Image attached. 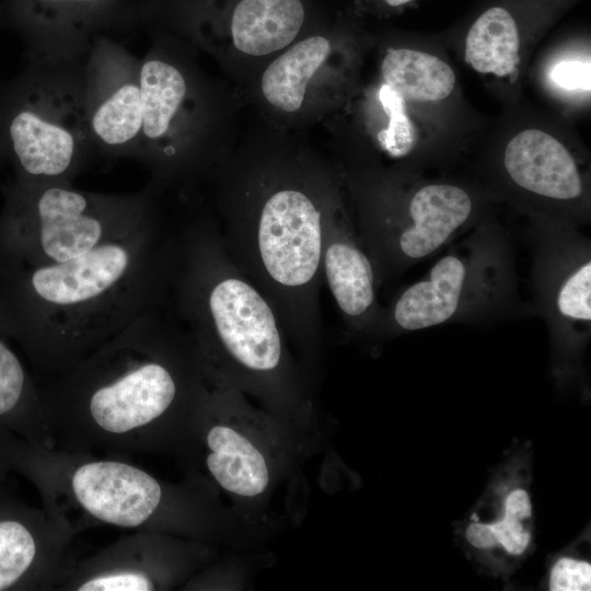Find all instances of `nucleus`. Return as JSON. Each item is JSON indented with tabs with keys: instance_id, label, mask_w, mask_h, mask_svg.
<instances>
[{
	"instance_id": "f257e3e1",
	"label": "nucleus",
	"mask_w": 591,
	"mask_h": 591,
	"mask_svg": "<svg viewBox=\"0 0 591 591\" xmlns=\"http://www.w3.org/2000/svg\"><path fill=\"white\" fill-rule=\"evenodd\" d=\"M175 225L162 212L62 263L0 257V324L33 356L72 364L144 313L165 305Z\"/></svg>"
},
{
	"instance_id": "f03ea898",
	"label": "nucleus",
	"mask_w": 591,
	"mask_h": 591,
	"mask_svg": "<svg viewBox=\"0 0 591 591\" xmlns=\"http://www.w3.org/2000/svg\"><path fill=\"white\" fill-rule=\"evenodd\" d=\"M221 173L217 225L228 254L270 301L288 338L312 352L321 336L324 222L336 181L298 157L240 161Z\"/></svg>"
},
{
	"instance_id": "7ed1b4c3",
	"label": "nucleus",
	"mask_w": 591,
	"mask_h": 591,
	"mask_svg": "<svg viewBox=\"0 0 591 591\" xmlns=\"http://www.w3.org/2000/svg\"><path fill=\"white\" fill-rule=\"evenodd\" d=\"M166 308L189 335L202 372L221 385L278 396L297 387L275 308L233 263L209 216L175 225Z\"/></svg>"
},
{
	"instance_id": "20e7f679",
	"label": "nucleus",
	"mask_w": 591,
	"mask_h": 591,
	"mask_svg": "<svg viewBox=\"0 0 591 591\" xmlns=\"http://www.w3.org/2000/svg\"><path fill=\"white\" fill-rule=\"evenodd\" d=\"M2 192L0 257L28 265L79 257L162 212L151 184L137 193L105 194L68 181L13 178Z\"/></svg>"
},
{
	"instance_id": "39448f33",
	"label": "nucleus",
	"mask_w": 591,
	"mask_h": 591,
	"mask_svg": "<svg viewBox=\"0 0 591 591\" xmlns=\"http://www.w3.org/2000/svg\"><path fill=\"white\" fill-rule=\"evenodd\" d=\"M88 55V54H86ZM26 58L0 83V161L21 181H68L95 155L85 114V59Z\"/></svg>"
},
{
	"instance_id": "423d86ee",
	"label": "nucleus",
	"mask_w": 591,
	"mask_h": 591,
	"mask_svg": "<svg viewBox=\"0 0 591 591\" xmlns=\"http://www.w3.org/2000/svg\"><path fill=\"white\" fill-rule=\"evenodd\" d=\"M452 242L419 280L402 289L387 306L373 339L457 322H483L517 304V276L508 235L479 222Z\"/></svg>"
},
{
	"instance_id": "0eeeda50",
	"label": "nucleus",
	"mask_w": 591,
	"mask_h": 591,
	"mask_svg": "<svg viewBox=\"0 0 591 591\" xmlns=\"http://www.w3.org/2000/svg\"><path fill=\"white\" fill-rule=\"evenodd\" d=\"M361 189L355 225L380 288L479 223L474 197L455 184L428 183L406 195L386 185Z\"/></svg>"
},
{
	"instance_id": "6e6552de",
	"label": "nucleus",
	"mask_w": 591,
	"mask_h": 591,
	"mask_svg": "<svg viewBox=\"0 0 591 591\" xmlns=\"http://www.w3.org/2000/svg\"><path fill=\"white\" fill-rule=\"evenodd\" d=\"M532 287L549 334L551 369L559 387L580 385L591 337V243L578 227L536 220Z\"/></svg>"
},
{
	"instance_id": "1a4fd4ad",
	"label": "nucleus",
	"mask_w": 591,
	"mask_h": 591,
	"mask_svg": "<svg viewBox=\"0 0 591 591\" xmlns=\"http://www.w3.org/2000/svg\"><path fill=\"white\" fill-rule=\"evenodd\" d=\"M142 129L136 160L152 173L158 190L205 173L213 155L204 144L205 111L183 65L164 49L140 59Z\"/></svg>"
},
{
	"instance_id": "9d476101",
	"label": "nucleus",
	"mask_w": 591,
	"mask_h": 591,
	"mask_svg": "<svg viewBox=\"0 0 591 591\" xmlns=\"http://www.w3.org/2000/svg\"><path fill=\"white\" fill-rule=\"evenodd\" d=\"M532 457L525 442L509 450L456 525L466 557L495 578L508 580L534 551Z\"/></svg>"
},
{
	"instance_id": "9b49d317",
	"label": "nucleus",
	"mask_w": 591,
	"mask_h": 591,
	"mask_svg": "<svg viewBox=\"0 0 591 591\" xmlns=\"http://www.w3.org/2000/svg\"><path fill=\"white\" fill-rule=\"evenodd\" d=\"M140 59L107 39L85 59V114L95 155L137 158L142 129Z\"/></svg>"
},
{
	"instance_id": "f8f14e48",
	"label": "nucleus",
	"mask_w": 591,
	"mask_h": 591,
	"mask_svg": "<svg viewBox=\"0 0 591 591\" xmlns=\"http://www.w3.org/2000/svg\"><path fill=\"white\" fill-rule=\"evenodd\" d=\"M322 278L347 332L373 339L383 310L378 299L376 270L344 208L337 185L329 195L325 213Z\"/></svg>"
},
{
	"instance_id": "ddd939ff",
	"label": "nucleus",
	"mask_w": 591,
	"mask_h": 591,
	"mask_svg": "<svg viewBox=\"0 0 591 591\" xmlns=\"http://www.w3.org/2000/svg\"><path fill=\"white\" fill-rule=\"evenodd\" d=\"M71 487L79 503L92 517L124 528L144 523L162 498V488L154 477L116 461L79 466L72 475Z\"/></svg>"
},
{
	"instance_id": "4468645a",
	"label": "nucleus",
	"mask_w": 591,
	"mask_h": 591,
	"mask_svg": "<svg viewBox=\"0 0 591 591\" xmlns=\"http://www.w3.org/2000/svg\"><path fill=\"white\" fill-rule=\"evenodd\" d=\"M503 170L517 188L561 207L580 202L586 188L578 164L556 138L526 129L506 146Z\"/></svg>"
},
{
	"instance_id": "2eb2a0df",
	"label": "nucleus",
	"mask_w": 591,
	"mask_h": 591,
	"mask_svg": "<svg viewBox=\"0 0 591 591\" xmlns=\"http://www.w3.org/2000/svg\"><path fill=\"white\" fill-rule=\"evenodd\" d=\"M206 465L218 485L243 498H255L269 485L270 472L263 451L245 433L217 424L206 436Z\"/></svg>"
},
{
	"instance_id": "dca6fc26",
	"label": "nucleus",
	"mask_w": 591,
	"mask_h": 591,
	"mask_svg": "<svg viewBox=\"0 0 591 591\" xmlns=\"http://www.w3.org/2000/svg\"><path fill=\"white\" fill-rule=\"evenodd\" d=\"M304 22L300 0H241L231 18V37L240 51L265 56L287 47Z\"/></svg>"
},
{
	"instance_id": "f3484780",
	"label": "nucleus",
	"mask_w": 591,
	"mask_h": 591,
	"mask_svg": "<svg viewBox=\"0 0 591 591\" xmlns=\"http://www.w3.org/2000/svg\"><path fill=\"white\" fill-rule=\"evenodd\" d=\"M329 53L331 44L324 36H311L292 45L263 73L260 88L266 101L282 112L298 111L309 82Z\"/></svg>"
},
{
	"instance_id": "a211bd4d",
	"label": "nucleus",
	"mask_w": 591,
	"mask_h": 591,
	"mask_svg": "<svg viewBox=\"0 0 591 591\" xmlns=\"http://www.w3.org/2000/svg\"><path fill=\"white\" fill-rule=\"evenodd\" d=\"M385 84L417 103L447 99L454 89L452 68L437 56L408 48L391 49L382 62Z\"/></svg>"
},
{
	"instance_id": "6ab92c4d",
	"label": "nucleus",
	"mask_w": 591,
	"mask_h": 591,
	"mask_svg": "<svg viewBox=\"0 0 591 591\" xmlns=\"http://www.w3.org/2000/svg\"><path fill=\"white\" fill-rule=\"evenodd\" d=\"M520 36L517 22L505 8L483 12L471 26L465 42V60L480 73L506 77L519 63Z\"/></svg>"
},
{
	"instance_id": "aec40b11",
	"label": "nucleus",
	"mask_w": 591,
	"mask_h": 591,
	"mask_svg": "<svg viewBox=\"0 0 591 591\" xmlns=\"http://www.w3.org/2000/svg\"><path fill=\"white\" fill-rule=\"evenodd\" d=\"M543 587L549 591H589L591 589L589 528L568 546L552 556Z\"/></svg>"
},
{
	"instance_id": "412c9836",
	"label": "nucleus",
	"mask_w": 591,
	"mask_h": 591,
	"mask_svg": "<svg viewBox=\"0 0 591 591\" xmlns=\"http://www.w3.org/2000/svg\"><path fill=\"white\" fill-rule=\"evenodd\" d=\"M37 553L30 529L12 518L0 519V591L16 586L27 573Z\"/></svg>"
},
{
	"instance_id": "4be33fe9",
	"label": "nucleus",
	"mask_w": 591,
	"mask_h": 591,
	"mask_svg": "<svg viewBox=\"0 0 591 591\" xmlns=\"http://www.w3.org/2000/svg\"><path fill=\"white\" fill-rule=\"evenodd\" d=\"M0 324V419L15 414L32 396L28 375Z\"/></svg>"
},
{
	"instance_id": "5701e85b",
	"label": "nucleus",
	"mask_w": 591,
	"mask_h": 591,
	"mask_svg": "<svg viewBox=\"0 0 591 591\" xmlns=\"http://www.w3.org/2000/svg\"><path fill=\"white\" fill-rule=\"evenodd\" d=\"M380 102L389 116V125L378 139L382 148L393 158H404L414 149L415 129L406 114L405 99L387 84L379 92Z\"/></svg>"
},
{
	"instance_id": "b1692460",
	"label": "nucleus",
	"mask_w": 591,
	"mask_h": 591,
	"mask_svg": "<svg viewBox=\"0 0 591 591\" xmlns=\"http://www.w3.org/2000/svg\"><path fill=\"white\" fill-rule=\"evenodd\" d=\"M151 579L140 571H117L91 578L79 586L80 591H149Z\"/></svg>"
},
{
	"instance_id": "393cba45",
	"label": "nucleus",
	"mask_w": 591,
	"mask_h": 591,
	"mask_svg": "<svg viewBox=\"0 0 591 591\" xmlns=\"http://www.w3.org/2000/svg\"><path fill=\"white\" fill-rule=\"evenodd\" d=\"M551 78L564 89L590 91V63L577 60L558 62L552 69Z\"/></svg>"
},
{
	"instance_id": "a878e982",
	"label": "nucleus",
	"mask_w": 591,
	"mask_h": 591,
	"mask_svg": "<svg viewBox=\"0 0 591 591\" xmlns=\"http://www.w3.org/2000/svg\"><path fill=\"white\" fill-rule=\"evenodd\" d=\"M42 1L49 2V3L63 4V3H86L93 0H42Z\"/></svg>"
},
{
	"instance_id": "bb28decb",
	"label": "nucleus",
	"mask_w": 591,
	"mask_h": 591,
	"mask_svg": "<svg viewBox=\"0 0 591 591\" xmlns=\"http://www.w3.org/2000/svg\"><path fill=\"white\" fill-rule=\"evenodd\" d=\"M391 7H399L408 3L410 0H384Z\"/></svg>"
}]
</instances>
